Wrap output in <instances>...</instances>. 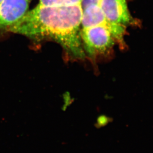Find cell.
Here are the masks:
<instances>
[{"label": "cell", "instance_id": "1", "mask_svg": "<svg viewBox=\"0 0 153 153\" xmlns=\"http://www.w3.org/2000/svg\"><path fill=\"white\" fill-rule=\"evenodd\" d=\"M81 4L38 5L9 29L35 40L51 39L61 45L72 60L86 59L81 40Z\"/></svg>", "mask_w": 153, "mask_h": 153}, {"label": "cell", "instance_id": "2", "mask_svg": "<svg viewBox=\"0 0 153 153\" xmlns=\"http://www.w3.org/2000/svg\"><path fill=\"white\" fill-rule=\"evenodd\" d=\"M100 6L116 42L124 49L126 27L137 24L129 10L127 0H102Z\"/></svg>", "mask_w": 153, "mask_h": 153}, {"label": "cell", "instance_id": "3", "mask_svg": "<svg viewBox=\"0 0 153 153\" xmlns=\"http://www.w3.org/2000/svg\"><path fill=\"white\" fill-rule=\"evenodd\" d=\"M81 36L86 57L91 61L97 72V58L110 55L116 40L106 25L81 28Z\"/></svg>", "mask_w": 153, "mask_h": 153}, {"label": "cell", "instance_id": "4", "mask_svg": "<svg viewBox=\"0 0 153 153\" xmlns=\"http://www.w3.org/2000/svg\"><path fill=\"white\" fill-rule=\"evenodd\" d=\"M29 0H3L0 4V33L8 31L28 11Z\"/></svg>", "mask_w": 153, "mask_h": 153}, {"label": "cell", "instance_id": "5", "mask_svg": "<svg viewBox=\"0 0 153 153\" xmlns=\"http://www.w3.org/2000/svg\"><path fill=\"white\" fill-rule=\"evenodd\" d=\"M98 25H106L110 29L109 25L100 6L92 4L82 9L81 28L92 27Z\"/></svg>", "mask_w": 153, "mask_h": 153}, {"label": "cell", "instance_id": "6", "mask_svg": "<svg viewBox=\"0 0 153 153\" xmlns=\"http://www.w3.org/2000/svg\"><path fill=\"white\" fill-rule=\"evenodd\" d=\"M82 0H39L38 5L42 6H69L81 4Z\"/></svg>", "mask_w": 153, "mask_h": 153}, {"label": "cell", "instance_id": "7", "mask_svg": "<svg viewBox=\"0 0 153 153\" xmlns=\"http://www.w3.org/2000/svg\"><path fill=\"white\" fill-rule=\"evenodd\" d=\"M102 0H82L81 2V5L82 9H84L88 6L92 5V4H100Z\"/></svg>", "mask_w": 153, "mask_h": 153}, {"label": "cell", "instance_id": "8", "mask_svg": "<svg viewBox=\"0 0 153 153\" xmlns=\"http://www.w3.org/2000/svg\"><path fill=\"white\" fill-rule=\"evenodd\" d=\"M2 1H3V0H0V4H1V3Z\"/></svg>", "mask_w": 153, "mask_h": 153}, {"label": "cell", "instance_id": "9", "mask_svg": "<svg viewBox=\"0 0 153 153\" xmlns=\"http://www.w3.org/2000/svg\"><path fill=\"white\" fill-rule=\"evenodd\" d=\"M29 1H31V0H29Z\"/></svg>", "mask_w": 153, "mask_h": 153}]
</instances>
